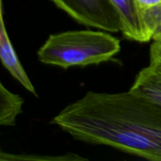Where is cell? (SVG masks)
I'll list each match as a JSON object with an SVG mask.
<instances>
[{"mask_svg": "<svg viewBox=\"0 0 161 161\" xmlns=\"http://www.w3.org/2000/svg\"><path fill=\"white\" fill-rule=\"evenodd\" d=\"M50 124L78 141L161 161V106L130 89L87 91Z\"/></svg>", "mask_w": 161, "mask_h": 161, "instance_id": "obj_1", "label": "cell"}, {"mask_svg": "<svg viewBox=\"0 0 161 161\" xmlns=\"http://www.w3.org/2000/svg\"><path fill=\"white\" fill-rule=\"evenodd\" d=\"M120 50L119 39L105 31L72 30L50 35L37 57L42 64L66 69L106 62Z\"/></svg>", "mask_w": 161, "mask_h": 161, "instance_id": "obj_2", "label": "cell"}, {"mask_svg": "<svg viewBox=\"0 0 161 161\" xmlns=\"http://www.w3.org/2000/svg\"><path fill=\"white\" fill-rule=\"evenodd\" d=\"M78 23L108 32L122 31V23L110 0H51Z\"/></svg>", "mask_w": 161, "mask_h": 161, "instance_id": "obj_3", "label": "cell"}, {"mask_svg": "<svg viewBox=\"0 0 161 161\" xmlns=\"http://www.w3.org/2000/svg\"><path fill=\"white\" fill-rule=\"evenodd\" d=\"M116 7L122 23L124 37L138 42H148L152 36L143 20L136 0H110Z\"/></svg>", "mask_w": 161, "mask_h": 161, "instance_id": "obj_4", "label": "cell"}, {"mask_svg": "<svg viewBox=\"0 0 161 161\" xmlns=\"http://www.w3.org/2000/svg\"><path fill=\"white\" fill-rule=\"evenodd\" d=\"M0 58L2 64L7 69L10 75L28 92L36 97H39L36 88L20 63L17 52L9 39L4 20L3 0H1L0 6Z\"/></svg>", "mask_w": 161, "mask_h": 161, "instance_id": "obj_5", "label": "cell"}, {"mask_svg": "<svg viewBox=\"0 0 161 161\" xmlns=\"http://www.w3.org/2000/svg\"><path fill=\"white\" fill-rule=\"evenodd\" d=\"M130 89L161 106V68L152 64L143 68L136 75Z\"/></svg>", "mask_w": 161, "mask_h": 161, "instance_id": "obj_6", "label": "cell"}, {"mask_svg": "<svg viewBox=\"0 0 161 161\" xmlns=\"http://www.w3.org/2000/svg\"><path fill=\"white\" fill-rule=\"evenodd\" d=\"M25 100L20 95L9 91L0 83V125L14 126L18 115L22 113Z\"/></svg>", "mask_w": 161, "mask_h": 161, "instance_id": "obj_7", "label": "cell"}, {"mask_svg": "<svg viewBox=\"0 0 161 161\" xmlns=\"http://www.w3.org/2000/svg\"><path fill=\"white\" fill-rule=\"evenodd\" d=\"M0 160L4 161H17V160H44V161H83L87 160V158L83 157L78 154L69 153L64 155L58 156H40V155H24V154H11L4 153L2 151L0 153Z\"/></svg>", "mask_w": 161, "mask_h": 161, "instance_id": "obj_8", "label": "cell"}, {"mask_svg": "<svg viewBox=\"0 0 161 161\" xmlns=\"http://www.w3.org/2000/svg\"><path fill=\"white\" fill-rule=\"evenodd\" d=\"M143 20L152 36V41H161V3L142 10Z\"/></svg>", "mask_w": 161, "mask_h": 161, "instance_id": "obj_9", "label": "cell"}, {"mask_svg": "<svg viewBox=\"0 0 161 161\" xmlns=\"http://www.w3.org/2000/svg\"><path fill=\"white\" fill-rule=\"evenodd\" d=\"M149 64L161 68V41H153L149 49Z\"/></svg>", "mask_w": 161, "mask_h": 161, "instance_id": "obj_10", "label": "cell"}, {"mask_svg": "<svg viewBox=\"0 0 161 161\" xmlns=\"http://www.w3.org/2000/svg\"><path fill=\"white\" fill-rule=\"evenodd\" d=\"M142 10L156 6L161 3V0H136Z\"/></svg>", "mask_w": 161, "mask_h": 161, "instance_id": "obj_11", "label": "cell"}]
</instances>
